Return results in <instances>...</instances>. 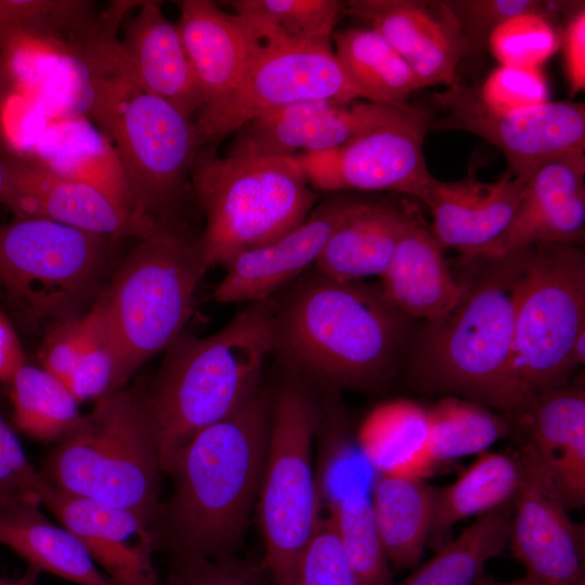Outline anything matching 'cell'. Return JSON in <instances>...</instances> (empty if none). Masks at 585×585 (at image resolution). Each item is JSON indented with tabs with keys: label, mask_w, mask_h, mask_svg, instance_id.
Instances as JSON below:
<instances>
[{
	"label": "cell",
	"mask_w": 585,
	"mask_h": 585,
	"mask_svg": "<svg viewBox=\"0 0 585 585\" xmlns=\"http://www.w3.org/2000/svg\"><path fill=\"white\" fill-rule=\"evenodd\" d=\"M273 351L291 373L326 390H373L391 375L410 318L379 286L312 269L274 296Z\"/></svg>",
	"instance_id": "6da1fadb"
},
{
	"label": "cell",
	"mask_w": 585,
	"mask_h": 585,
	"mask_svg": "<svg viewBox=\"0 0 585 585\" xmlns=\"http://www.w3.org/2000/svg\"><path fill=\"white\" fill-rule=\"evenodd\" d=\"M86 81L81 113L105 134L132 210L159 225H183L180 213L204 147L195 119L144 90L120 56L117 37L81 57Z\"/></svg>",
	"instance_id": "7a4b0ae2"
},
{
	"label": "cell",
	"mask_w": 585,
	"mask_h": 585,
	"mask_svg": "<svg viewBox=\"0 0 585 585\" xmlns=\"http://www.w3.org/2000/svg\"><path fill=\"white\" fill-rule=\"evenodd\" d=\"M270 419L271 402L259 389L178 455L168 530L180 556H229L239 543L262 480Z\"/></svg>",
	"instance_id": "3957f363"
},
{
	"label": "cell",
	"mask_w": 585,
	"mask_h": 585,
	"mask_svg": "<svg viewBox=\"0 0 585 585\" xmlns=\"http://www.w3.org/2000/svg\"><path fill=\"white\" fill-rule=\"evenodd\" d=\"M274 298L247 303L216 333L181 334L166 350L146 399L161 471L188 441L222 420L259 388L273 351Z\"/></svg>",
	"instance_id": "277c9868"
},
{
	"label": "cell",
	"mask_w": 585,
	"mask_h": 585,
	"mask_svg": "<svg viewBox=\"0 0 585 585\" xmlns=\"http://www.w3.org/2000/svg\"><path fill=\"white\" fill-rule=\"evenodd\" d=\"M483 259L486 268L464 282L458 303L426 322L413 354L418 388L478 402L507 415L529 402L514 377L515 290L519 251Z\"/></svg>",
	"instance_id": "5b68a950"
},
{
	"label": "cell",
	"mask_w": 585,
	"mask_h": 585,
	"mask_svg": "<svg viewBox=\"0 0 585 585\" xmlns=\"http://www.w3.org/2000/svg\"><path fill=\"white\" fill-rule=\"evenodd\" d=\"M199 237L159 226L119 263L99 296L119 365V384L182 334L208 270Z\"/></svg>",
	"instance_id": "8992f818"
},
{
	"label": "cell",
	"mask_w": 585,
	"mask_h": 585,
	"mask_svg": "<svg viewBox=\"0 0 585 585\" xmlns=\"http://www.w3.org/2000/svg\"><path fill=\"white\" fill-rule=\"evenodd\" d=\"M191 192L205 214L199 240L209 269L295 229L317 202L292 156H219L210 147L198 153Z\"/></svg>",
	"instance_id": "52a82bcc"
},
{
	"label": "cell",
	"mask_w": 585,
	"mask_h": 585,
	"mask_svg": "<svg viewBox=\"0 0 585 585\" xmlns=\"http://www.w3.org/2000/svg\"><path fill=\"white\" fill-rule=\"evenodd\" d=\"M161 471L146 399L117 390L100 399L49 457V482L127 509L146 524L158 504Z\"/></svg>",
	"instance_id": "ba28073f"
},
{
	"label": "cell",
	"mask_w": 585,
	"mask_h": 585,
	"mask_svg": "<svg viewBox=\"0 0 585 585\" xmlns=\"http://www.w3.org/2000/svg\"><path fill=\"white\" fill-rule=\"evenodd\" d=\"M114 237L40 218L0 224V294L30 325L86 314L104 289Z\"/></svg>",
	"instance_id": "9c48e42d"
},
{
	"label": "cell",
	"mask_w": 585,
	"mask_h": 585,
	"mask_svg": "<svg viewBox=\"0 0 585 585\" xmlns=\"http://www.w3.org/2000/svg\"><path fill=\"white\" fill-rule=\"evenodd\" d=\"M317 419L318 399L310 384L287 372L271 402L257 497L264 567L272 585H295L298 560L321 519L312 460Z\"/></svg>",
	"instance_id": "30bf717a"
},
{
	"label": "cell",
	"mask_w": 585,
	"mask_h": 585,
	"mask_svg": "<svg viewBox=\"0 0 585 585\" xmlns=\"http://www.w3.org/2000/svg\"><path fill=\"white\" fill-rule=\"evenodd\" d=\"M519 251L512 370L522 395L568 384L570 354L585 330V256L575 245H534Z\"/></svg>",
	"instance_id": "8fae6325"
},
{
	"label": "cell",
	"mask_w": 585,
	"mask_h": 585,
	"mask_svg": "<svg viewBox=\"0 0 585 585\" xmlns=\"http://www.w3.org/2000/svg\"><path fill=\"white\" fill-rule=\"evenodd\" d=\"M355 100L332 42L286 46L256 55L226 102L195 125L203 146L214 148L264 113L307 101Z\"/></svg>",
	"instance_id": "7c38bea8"
},
{
	"label": "cell",
	"mask_w": 585,
	"mask_h": 585,
	"mask_svg": "<svg viewBox=\"0 0 585 585\" xmlns=\"http://www.w3.org/2000/svg\"><path fill=\"white\" fill-rule=\"evenodd\" d=\"M443 114L431 118L430 129L460 130L494 145L512 176L529 178L541 165L555 158L585 153V105L582 102L546 103L496 114L480 100L478 89L459 82L434 93Z\"/></svg>",
	"instance_id": "4fadbf2b"
},
{
	"label": "cell",
	"mask_w": 585,
	"mask_h": 585,
	"mask_svg": "<svg viewBox=\"0 0 585 585\" xmlns=\"http://www.w3.org/2000/svg\"><path fill=\"white\" fill-rule=\"evenodd\" d=\"M431 114L385 127L341 146L292 156L315 191H387L422 200L433 177L424 155Z\"/></svg>",
	"instance_id": "5bb4252c"
},
{
	"label": "cell",
	"mask_w": 585,
	"mask_h": 585,
	"mask_svg": "<svg viewBox=\"0 0 585 585\" xmlns=\"http://www.w3.org/2000/svg\"><path fill=\"white\" fill-rule=\"evenodd\" d=\"M429 113L363 100L338 104L307 101L264 113L234 134L227 154L290 157L341 146L372 131L405 123Z\"/></svg>",
	"instance_id": "9a60e30c"
},
{
	"label": "cell",
	"mask_w": 585,
	"mask_h": 585,
	"mask_svg": "<svg viewBox=\"0 0 585 585\" xmlns=\"http://www.w3.org/2000/svg\"><path fill=\"white\" fill-rule=\"evenodd\" d=\"M520 486L512 499L508 544L538 585H585L584 525L574 523L550 474L521 444Z\"/></svg>",
	"instance_id": "2e32d148"
},
{
	"label": "cell",
	"mask_w": 585,
	"mask_h": 585,
	"mask_svg": "<svg viewBox=\"0 0 585 585\" xmlns=\"http://www.w3.org/2000/svg\"><path fill=\"white\" fill-rule=\"evenodd\" d=\"M3 205L15 218H40L114 238H144L159 224L139 216L102 187L55 172L26 154L2 155Z\"/></svg>",
	"instance_id": "e0dca14e"
},
{
	"label": "cell",
	"mask_w": 585,
	"mask_h": 585,
	"mask_svg": "<svg viewBox=\"0 0 585 585\" xmlns=\"http://www.w3.org/2000/svg\"><path fill=\"white\" fill-rule=\"evenodd\" d=\"M364 199L334 195L316 204L306 220L278 238L245 250L223 268L213 290L220 303H251L273 298L314 266L327 242Z\"/></svg>",
	"instance_id": "ac0fdd59"
},
{
	"label": "cell",
	"mask_w": 585,
	"mask_h": 585,
	"mask_svg": "<svg viewBox=\"0 0 585 585\" xmlns=\"http://www.w3.org/2000/svg\"><path fill=\"white\" fill-rule=\"evenodd\" d=\"M344 12L376 30L408 65L421 88L458 82L457 67L468 49L444 0H350Z\"/></svg>",
	"instance_id": "d6986e66"
},
{
	"label": "cell",
	"mask_w": 585,
	"mask_h": 585,
	"mask_svg": "<svg viewBox=\"0 0 585 585\" xmlns=\"http://www.w3.org/2000/svg\"><path fill=\"white\" fill-rule=\"evenodd\" d=\"M585 153L541 165L529 177L505 233L476 258L499 259L534 245H574L585 226Z\"/></svg>",
	"instance_id": "ffe728a7"
},
{
	"label": "cell",
	"mask_w": 585,
	"mask_h": 585,
	"mask_svg": "<svg viewBox=\"0 0 585 585\" xmlns=\"http://www.w3.org/2000/svg\"><path fill=\"white\" fill-rule=\"evenodd\" d=\"M528 179L507 170L495 182H482L471 172L452 182L433 177L421 203L432 216L437 242L465 259L484 253L511 223Z\"/></svg>",
	"instance_id": "44dd1931"
},
{
	"label": "cell",
	"mask_w": 585,
	"mask_h": 585,
	"mask_svg": "<svg viewBox=\"0 0 585 585\" xmlns=\"http://www.w3.org/2000/svg\"><path fill=\"white\" fill-rule=\"evenodd\" d=\"M546 468L568 511L585 505V391L563 387L533 398L512 415Z\"/></svg>",
	"instance_id": "7402d4cb"
},
{
	"label": "cell",
	"mask_w": 585,
	"mask_h": 585,
	"mask_svg": "<svg viewBox=\"0 0 585 585\" xmlns=\"http://www.w3.org/2000/svg\"><path fill=\"white\" fill-rule=\"evenodd\" d=\"M118 49L125 66L147 92L194 118L202 107L200 89L178 25L159 3L143 0L125 26Z\"/></svg>",
	"instance_id": "603a6c76"
},
{
	"label": "cell",
	"mask_w": 585,
	"mask_h": 585,
	"mask_svg": "<svg viewBox=\"0 0 585 585\" xmlns=\"http://www.w3.org/2000/svg\"><path fill=\"white\" fill-rule=\"evenodd\" d=\"M177 23L194 69L202 107L195 120L219 109L234 92L250 61L249 44L236 18L210 0H182Z\"/></svg>",
	"instance_id": "cb8c5ba5"
},
{
	"label": "cell",
	"mask_w": 585,
	"mask_h": 585,
	"mask_svg": "<svg viewBox=\"0 0 585 585\" xmlns=\"http://www.w3.org/2000/svg\"><path fill=\"white\" fill-rule=\"evenodd\" d=\"M380 280L386 298L410 320L441 317L464 292L463 280L452 274L442 247L415 210Z\"/></svg>",
	"instance_id": "d4e9b609"
},
{
	"label": "cell",
	"mask_w": 585,
	"mask_h": 585,
	"mask_svg": "<svg viewBox=\"0 0 585 585\" xmlns=\"http://www.w3.org/2000/svg\"><path fill=\"white\" fill-rule=\"evenodd\" d=\"M39 504L34 494L0 499V544L32 566L78 585H113L98 570L82 542L66 528L52 523Z\"/></svg>",
	"instance_id": "484cf974"
},
{
	"label": "cell",
	"mask_w": 585,
	"mask_h": 585,
	"mask_svg": "<svg viewBox=\"0 0 585 585\" xmlns=\"http://www.w3.org/2000/svg\"><path fill=\"white\" fill-rule=\"evenodd\" d=\"M413 211L364 199L333 233L313 269L343 282L381 277Z\"/></svg>",
	"instance_id": "4316f807"
},
{
	"label": "cell",
	"mask_w": 585,
	"mask_h": 585,
	"mask_svg": "<svg viewBox=\"0 0 585 585\" xmlns=\"http://www.w3.org/2000/svg\"><path fill=\"white\" fill-rule=\"evenodd\" d=\"M355 441L379 476L425 480L437 468L429 448L427 407L413 400L374 406L361 421Z\"/></svg>",
	"instance_id": "83f0119b"
},
{
	"label": "cell",
	"mask_w": 585,
	"mask_h": 585,
	"mask_svg": "<svg viewBox=\"0 0 585 585\" xmlns=\"http://www.w3.org/2000/svg\"><path fill=\"white\" fill-rule=\"evenodd\" d=\"M377 531L393 570L414 569L429 541L434 487L420 479L377 474L370 487Z\"/></svg>",
	"instance_id": "f1b7e54d"
},
{
	"label": "cell",
	"mask_w": 585,
	"mask_h": 585,
	"mask_svg": "<svg viewBox=\"0 0 585 585\" xmlns=\"http://www.w3.org/2000/svg\"><path fill=\"white\" fill-rule=\"evenodd\" d=\"M225 3L233 10L246 36L251 61L256 55L274 48L332 42L346 2L232 0Z\"/></svg>",
	"instance_id": "f546056e"
},
{
	"label": "cell",
	"mask_w": 585,
	"mask_h": 585,
	"mask_svg": "<svg viewBox=\"0 0 585 585\" xmlns=\"http://www.w3.org/2000/svg\"><path fill=\"white\" fill-rule=\"evenodd\" d=\"M522 478L518 456L483 452L454 481L434 487L433 517L429 544L439 550L452 528L465 518L481 516L514 499Z\"/></svg>",
	"instance_id": "4dcf8cb0"
},
{
	"label": "cell",
	"mask_w": 585,
	"mask_h": 585,
	"mask_svg": "<svg viewBox=\"0 0 585 585\" xmlns=\"http://www.w3.org/2000/svg\"><path fill=\"white\" fill-rule=\"evenodd\" d=\"M335 54L360 100L403 105L415 91L422 89L419 80L392 49L372 28L335 30Z\"/></svg>",
	"instance_id": "1f68e13d"
},
{
	"label": "cell",
	"mask_w": 585,
	"mask_h": 585,
	"mask_svg": "<svg viewBox=\"0 0 585 585\" xmlns=\"http://www.w3.org/2000/svg\"><path fill=\"white\" fill-rule=\"evenodd\" d=\"M512 500L486 512L393 585H478L489 560L508 545Z\"/></svg>",
	"instance_id": "d6a6232c"
},
{
	"label": "cell",
	"mask_w": 585,
	"mask_h": 585,
	"mask_svg": "<svg viewBox=\"0 0 585 585\" xmlns=\"http://www.w3.org/2000/svg\"><path fill=\"white\" fill-rule=\"evenodd\" d=\"M427 412L429 448L435 467L486 452L511 430L506 417L456 395L440 399Z\"/></svg>",
	"instance_id": "836d02e7"
},
{
	"label": "cell",
	"mask_w": 585,
	"mask_h": 585,
	"mask_svg": "<svg viewBox=\"0 0 585 585\" xmlns=\"http://www.w3.org/2000/svg\"><path fill=\"white\" fill-rule=\"evenodd\" d=\"M10 382L15 425L39 441H60L82 417L65 382L43 367L24 363Z\"/></svg>",
	"instance_id": "e575fe53"
},
{
	"label": "cell",
	"mask_w": 585,
	"mask_h": 585,
	"mask_svg": "<svg viewBox=\"0 0 585 585\" xmlns=\"http://www.w3.org/2000/svg\"><path fill=\"white\" fill-rule=\"evenodd\" d=\"M88 0H0V49L15 38L78 44L102 25Z\"/></svg>",
	"instance_id": "d590c367"
},
{
	"label": "cell",
	"mask_w": 585,
	"mask_h": 585,
	"mask_svg": "<svg viewBox=\"0 0 585 585\" xmlns=\"http://www.w3.org/2000/svg\"><path fill=\"white\" fill-rule=\"evenodd\" d=\"M327 509L358 584L393 585L391 566L377 531L367 491H353Z\"/></svg>",
	"instance_id": "8d00e7d4"
},
{
	"label": "cell",
	"mask_w": 585,
	"mask_h": 585,
	"mask_svg": "<svg viewBox=\"0 0 585 585\" xmlns=\"http://www.w3.org/2000/svg\"><path fill=\"white\" fill-rule=\"evenodd\" d=\"M39 499L62 525L82 543L89 541L130 543L133 538L151 535L147 524L132 511L65 492L54 486L47 478Z\"/></svg>",
	"instance_id": "74e56055"
},
{
	"label": "cell",
	"mask_w": 585,
	"mask_h": 585,
	"mask_svg": "<svg viewBox=\"0 0 585 585\" xmlns=\"http://www.w3.org/2000/svg\"><path fill=\"white\" fill-rule=\"evenodd\" d=\"M487 48L499 65L541 67L560 49L559 28L542 13L517 14L492 31Z\"/></svg>",
	"instance_id": "f35d334b"
},
{
	"label": "cell",
	"mask_w": 585,
	"mask_h": 585,
	"mask_svg": "<svg viewBox=\"0 0 585 585\" xmlns=\"http://www.w3.org/2000/svg\"><path fill=\"white\" fill-rule=\"evenodd\" d=\"M89 313L91 332L88 344L77 366L64 380L78 402L100 399L121 388L116 347L99 298Z\"/></svg>",
	"instance_id": "ab89813d"
},
{
	"label": "cell",
	"mask_w": 585,
	"mask_h": 585,
	"mask_svg": "<svg viewBox=\"0 0 585 585\" xmlns=\"http://www.w3.org/2000/svg\"><path fill=\"white\" fill-rule=\"evenodd\" d=\"M456 18L467 43L468 54L487 47L492 31L507 18L537 12L555 22L556 15L570 11L575 2L536 0H444Z\"/></svg>",
	"instance_id": "60d3db41"
},
{
	"label": "cell",
	"mask_w": 585,
	"mask_h": 585,
	"mask_svg": "<svg viewBox=\"0 0 585 585\" xmlns=\"http://www.w3.org/2000/svg\"><path fill=\"white\" fill-rule=\"evenodd\" d=\"M478 92L484 106L496 114L550 101L548 81L541 67L499 65L491 72Z\"/></svg>",
	"instance_id": "b9f144b4"
},
{
	"label": "cell",
	"mask_w": 585,
	"mask_h": 585,
	"mask_svg": "<svg viewBox=\"0 0 585 585\" xmlns=\"http://www.w3.org/2000/svg\"><path fill=\"white\" fill-rule=\"evenodd\" d=\"M295 585H359L328 516L321 517L300 555Z\"/></svg>",
	"instance_id": "7bdbcfd3"
},
{
	"label": "cell",
	"mask_w": 585,
	"mask_h": 585,
	"mask_svg": "<svg viewBox=\"0 0 585 585\" xmlns=\"http://www.w3.org/2000/svg\"><path fill=\"white\" fill-rule=\"evenodd\" d=\"M266 568L239 561L231 555L212 558L180 556L167 585H268Z\"/></svg>",
	"instance_id": "ee69618b"
},
{
	"label": "cell",
	"mask_w": 585,
	"mask_h": 585,
	"mask_svg": "<svg viewBox=\"0 0 585 585\" xmlns=\"http://www.w3.org/2000/svg\"><path fill=\"white\" fill-rule=\"evenodd\" d=\"M90 332L89 310L80 317L53 326L40 350L42 367L64 381L77 366L88 344Z\"/></svg>",
	"instance_id": "f6af8a7d"
},
{
	"label": "cell",
	"mask_w": 585,
	"mask_h": 585,
	"mask_svg": "<svg viewBox=\"0 0 585 585\" xmlns=\"http://www.w3.org/2000/svg\"><path fill=\"white\" fill-rule=\"evenodd\" d=\"M46 477L28 460L17 437L0 419V499L34 494L39 497Z\"/></svg>",
	"instance_id": "bcb514c9"
},
{
	"label": "cell",
	"mask_w": 585,
	"mask_h": 585,
	"mask_svg": "<svg viewBox=\"0 0 585 585\" xmlns=\"http://www.w3.org/2000/svg\"><path fill=\"white\" fill-rule=\"evenodd\" d=\"M560 34L564 72L572 95L585 89V5L578 2L566 16Z\"/></svg>",
	"instance_id": "7dc6e473"
},
{
	"label": "cell",
	"mask_w": 585,
	"mask_h": 585,
	"mask_svg": "<svg viewBox=\"0 0 585 585\" xmlns=\"http://www.w3.org/2000/svg\"><path fill=\"white\" fill-rule=\"evenodd\" d=\"M24 363L17 336L9 320L0 311V381H10Z\"/></svg>",
	"instance_id": "c3c4849f"
},
{
	"label": "cell",
	"mask_w": 585,
	"mask_h": 585,
	"mask_svg": "<svg viewBox=\"0 0 585 585\" xmlns=\"http://www.w3.org/2000/svg\"><path fill=\"white\" fill-rule=\"evenodd\" d=\"M572 367L583 365L585 362V330H583L575 339L570 354Z\"/></svg>",
	"instance_id": "681fc988"
},
{
	"label": "cell",
	"mask_w": 585,
	"mask_h": 585,
	"mask_svg": "<svg viewBox=\"0 0 585 585\" xmlns=\"http://www.w3.org/2000/svg\"><path fill=\"white\" fill-rule=\"evenodd\" d=\"M478 585H538L532 577L524 574L521 578L508 581V582H499L495 581L491 577L483 576Z\"/></svg>",
	"instance_id": "f907efd6"
},
{
	"label": "cell",
	"mask_w": 585,
	"mask_h": 585,
	"mask_svg": "<svg viewBox=\"0 0 585 585\" xmlns=\"http://www.w3.org/2000/svg\"><path fill=\"white\" fill-rule=\"evenodd\" d=\"M5 192V168L3 157L0 155V204L3 203Z\"/></svg>",
	"instance_id": "816d5d0a"
},
{
	"label": "cell",
	"mask_w": 585,
	"mask_h": 585,
	"mask_svg": "<svg viewBox=\"0 0 585 585\" xmlns=\"http://www.w3.org/2000/svg\"><path fill=\"white\" fill-rule=\"evenodd\" d=\"M4 82H5V79H4L2 68H1V64H0V99H1V95H2V89H3Z\"/></svg>",
	"instance_id": "f5cc1de1"
},
{
	"label": "cell",
	"mask_w": 585,
	"mask_h": 585,
	"mask_svg": "<svg viewBox=\"0 0 585 585\" xmlns=\"http://www.w3.org/2000/svg\"><path fill=\"white\" fill-rule=\"evenodd\" d=\"M0 585H13V584H8V583L0 582Z\"/></svg>",
	"instance_id": "db71d44e"
}]
</instances>
